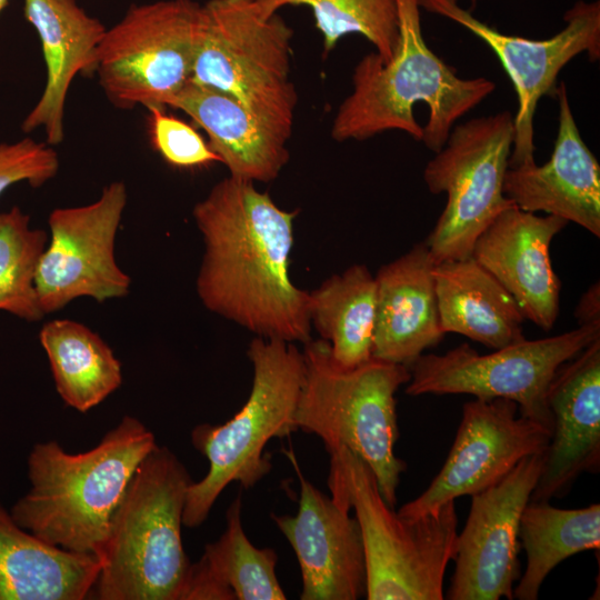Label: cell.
I'll use <instances>...</instances> for the list:
<instances>
[{
	"label": "cell",
	"mask_w": 600,
	"mask_h": 600,
	"mask_svg": "<svg viewBox=\"0 0 600 600\" xmlns=\"http://www.w3.org/2000/svg\"><path fill=\"white\" fill-rule=\"evenodd\" d=\"M47 242V232L32 228L30 217L19 207L0 212V311L28 322L46 316L36 273Z\"/></svg>",
	"instance_id": "29"
},
{
	"label": "cell",
	"mask_w": 600,
	"mask_h": 600,
	"mask_svg": "<svg viewBox=\"0 0 600 600\" xmlns=\"http://www.w3.org/2000/svg\"><path fill=\"white\" fill-rule=\"evenodd\" d=\"M202 27L203 7L193 0L131 6L98 49L96 76L109 102L166 108L191 78Z\"/></svg>",
	"instance_id": "9"
},
{
	"label": "cell",
	"mask_w": 600,
	"mask_h": 600,
	"mask_svg": "<svg viewBox=\"0 0 600 600\" xmlns=\"http://www.w3.org/2000/svg\"><path fill=\"white\" fill-rule=\"evenodd\" d=\"M60 168L59 156L47 142L23 138L0 143V196L10 187L26 182L40 188L53 179Z\"/></svg>",
	"instance_id": "32"
},
{
	"label": "cell",
	"mask_w": 600,
	"mask_h": 600,
	"mask_svg": "<svg viewBox=\"0 0 600 600\" xmlns=\"http://www.w3.org/2000/svg\"><path fill=\"white\" fill-rule=\"evenodd\" d=\"M519 541L527 566L513 599L536 600L547 576L563 560L600 546V504L560 509L549 502L524 507L519 526Z\"/></svg>",
	"instance_id": "27"
},
{
	"label": "cell",
	"mask_w": 600,
	"mask_h": 600,
	"mask_svg": "<svg viewBox=\"0 0 600 600\" xmlns=\"http://www.w3.org/2000/svg\"><path fill=\"white\" fill-rule=\"evenodd\" d=\"M332 500L354 510L366 560L368 600H441L447 566L454 557V501L437 512L406 519L382 498L374 473L347 448L329 453Z\"/></svg>",
	"instance_id": "6"
},
{
	"label": "cell",
	"mask_w": 600,
	"mask_h": 600,
	"mask_svg": "<svg viewBox=\"0 0 600 600\" xmlns=\"http://www.w3.org/2000/svg\"><path fill=\"white\" fill-rule=\"evenodd\" d=\"M239 493L227 509V527L220 538L206 544L198 562L236 600H284L273 549L254 547L244 533Z\"/></svg>",
	"instance_id": "28"
},
{
	"label": "cell",
	"mask_w": 600,
	"mask_h": 600,
	"mask_svg": "<svg viewBox=\"0 0 600 600\" xmlns=\"http://www.w3.org/2000/svg\"><path fill=\"white\" fill-rule=\"evenodd\" d=\"M400 39L383 62L374 51L353 68L352 90L338 107L331 137L362 141L386 131L409 134L433 151L447 141L457 120L480 104L496 83L461 78L426 43L418 0H397Z\"/></svg>",
	"instance_id": "2"
},
{
	"label": "cell",
	"mask_w": 600,
	"mask_h": 600,
	"mask_svg": "<svg viewBox=\"0 0 600 600\" xmlns=\"http://www.w3.org/2000/svg\"><path fill=\"white\" fill-rule=\"evenodd\" d=\"M558 132L542 166L508 168L503 193L518 208L542 211L579 224L600 237V164L582 140L564 82L556 88Z\"/></svg>",
	"instance_id": "19"
},
{
	"label": "cell",
	"mask_w": 600,
	"mask_h": 600,
	"mask_svg": "<svg viewBox=\"0 0 600 600\" xmlns=\"http://www.w3.org/2000/svg\"><path fill=\"white\" fill-rule=\"evenodd\" d=\"M433 278L444 333L494 350L526 339L518 303L471 256L436 263Z\"/></svg>",
	"instance_id": "24"
},
{
	"label": "cell",
	"mask_w": 600,
	"mask_h": 600,
	"mask_svg": "<svg viewBox=\"0 0 600 600\" xmlns=\"http://www.w3.org/2000/svg\"><path fill=\"white\" fill-rule=\"evenodd\" d=\"M562 218L538 216L511 203L477 238L471 257L512 296L526 320L544 331L560 310V281L550 244L567 226Z\"/></svg>",
	"instance_id": "17"
},
{
	"label": "cell",
	"mask_w": 600,
	"mask_h": 600,
	"mask_svg": "<svg viewBox=\"0 0 600 600\" xmlns=\"http://www.w3.org/2000/svg\"><path fill=\"white\" fill-rule=\"evenodd\" d=\"M451 1L459 3L460 1H463V0H451ZM466 1L477 2V1H480V0H466Z\"/></svg>",
	"instance_id": "35"
},
{
	"label": "cell",
	"mask_w": 600,
	"mask_h": 600,
	"mask_svg": "<svg viewBox=\"0 0 600 600\" xmlns=\"http://www.w3.org/2000/svg\"><path fill=\"white\" fill-rule=\"evenodd\" d=\"M101 569L97 554L50 544L19 526L0 502V600H82Z\"/></svg>",
	"instance_id": "23"
},
{
	"label": "cell",
	"mask_w": 600,
	"mask_h": 600,
	"mask_svg": "<svg viewBox=\"0 0 600 600\" xmlns=\"http://www.w3.org/2000/svg\"><path fill=\"white\" fill-rule=\"evenodd\" d=\"M546 450L522 459L501 481L471 496L457 534L449 600L513 599L519 579V526L544 463Z\"/></svg>",
	"instance_id": "15"
},
{
	"label": "cell",
	"mask_w": 600,
	"mask_h": 600,
	"mask_svg": "<svg viewBox=\"0 0 600 600\" xmlns=\"http://www.w3.org/2000/svg\"><path fill=\"white\" fill-rule=\"evenodd\" d=\"M514 138L513 114L500 111L454 124L423 170L447 203L426 241L434 263L471 256L480 233L508 206L503 182Z\"/></svg>",
	"instance_id": "10"
},
{
	"label": "cell",
	"mask_w": 600,
	"mask_h": 600,
	"mask_svg": "<svg viewBox=\"0 0 600 600\" xmlns=\"http://www.w3.org/2000/svg\"><path fill=\"white\" fill-rule=\"evenodd\" d=\"M311 327L330 344L332 359L352 368L372 358L377 283L366 264H352L309 292Z\"/></svg>",
	"instance_id": "26"
},
{
	"label": "cell",
	"mask_w": 600,
	"mask_h": 600,
	"mask_svg": "<svg viewBox=\"0 0 600 600\" xmlns=\"http://www.w3.org/2000/svg\"><path fill=\"white\" fill-rule=\"evenodd\" d=\"M279 11L287 6L311 9L316 28L328 54L351 33L363 36L373 44L383 62L394 54L400 39L397 0H261Z\"/></svg>",
	"instance_id": "30"
},
{
	"label": "cell",
	"mask_w": 600,
	"mask_h": 600,
	"mask_svg": "<svg viewBox=\"0 0 600 600\" xmlns=\"http://www.w3.org/2000/svg\"><path fill=\"white\" fill-rule=\"evenodd\" d=\"M56 390L70 408L87 412L122 383V369L112 349L87 326L54 319L39 332Z\"/></svg>",
	"instance_id": "25"
},
{
	"label": "cell",
	"mask_w": 600,
	"mask_h": 600,
	"mask_svg": "<svg viewBox=\"0 0 600 600\" xmlns=\"http://www.w3.org/2000/svg\"><path fill=\"white\" fill-rule=\"evenodd\" d=\"M23 13L34 28L46 63V86L21 124L24 133L42 128L52 147L64 139L67 96L78 76L96 74L98 49L107 28L77 0H24Z\"/></svg>",
	"instance_id": "20"
},
{
	"label": "cell",
	"mask_w": 600,
	"mask_h": 600,
	"mask_svg": "<svg viewBox=\"0 0 600 600\" xmlns=\"http://www.w3.org/2000/svg\"><path fill=\"white\" fill-rule=\"evenodd\" d=\"M9 0H0V14L7 7Z\"/></svg>",
	"instance_id": "34"
},
{
	"label": "cell",
	"mask_w": 600,
	"mask_h": 600,
	"mask_svg": "<svg viewBox=\"0 0 600 600\" xmlns=\"http://www.w3.org/2000/svg\"><path fill=\"white\" fill-rule=\"evenodd\" d=\"M189 81L213 88L291 137L293 30L261 0H208Z\"/></svg>",
	"instance_id": "8"
},
{
	"label": "cell",
	"mask_w": 600,
	"mask_h": 600,
	"mask_svg": "<svg viewBox=\"0 0 600 600\" xmlns=\"http://www.w3.org/2000/svg\"><path fill=\"white\" fill-rule=\"evenodd\" d=\"M418 3L420 8L464 27L496 53L518 99L509 167L536 163L533 120L539 100L556 92L559 72L577 56L587 53L591 61L600 58L599 0L577 1L564 13L566 26L544 40L504 34L451 0H418Z\"/></svg>",
	"instance_id": "13"
},
{
	"label": "cell",
	"mask_w": 600,
	"mask_h": 600,
	"mask_svg": "<svg viewBox=\"0 0 600 600\" xmlns=\"http://www.w3.org/2000/svg\"><path fill=\"white\" fill-rule=\"evenodd\" d=\"M163 107H150V136L154 149L176 168H199L221 162L209 143L187 122L168 114Z\"/></svg>",
	"instance_id": "31"
},
{
	"label": "cell",
	"mask_w": 600,
	"mask_h": 600,
	"mask_svg": "<svg viewBox=\"0 0 600 600\" xmlns=\"http://www.w3.org/2000/svg\"><path fill=\"white\" fill-rule=\"evenodd\" d=\"M300 481L294 516L271 514L292 547L301 571V600L366 598L367 570L357 519L308 481L293 459Z\"/></svg>",
	"instance_id": "16"
},
{
	"label": "cell",
	"mask_w": 600,
	"mask_h": 600,
	"mask_svg": "<svg viewBox=\"0 0 600 600\" xmlns=\"http://www.w3.org/2000/svg\"><path fill=\"white\" fill-rule=\"evenodd\" d=\"M574 317L578 320L579 326H600V284L593 283L581 296Z\"/></svg>",
	"instance_id": "33"
},
{
	"label": "cell",
	"mask_w": 600,
	"mask_h": 600,
	"mask_svg": "<svg viewBox=\"0 0 600 600\" xmlns=\"http://www.w3.org/2000/svg\"><path fill=\"white\" fill-rule=\"evenodd\" d=\"M127 201L124 182L113 181L89 204L51 211L50 238L36 273V290L44 314L78 298L104 302L129 293L131 279L114 256Z\"/></svg>",
	"instance_id": "12"
},
{
	"label": "cell",
	"mask_w": 600,
	"mask_h": 600,
	"mask_svg": "<svg viewBox=\"0 0 600 600\" xmlns=\"http://www.w3.org/2000/svg\"><path fill=\"white\" fill-rule=\"evenodd\" d=\"M518 412L514 401L502 398L466 402L442 468L429 487L403 504L398 514L413 520L437 512L449 501L492 487L522 459L544 451L551 431L518 417Z\"/></svg>",
	"instance_id": "14"
},
{
	"label": "cell",
	"mask_w": 600,
	"mask_h": 600,
	"mask_svg": "<svg viewBox=\"0 0 600 600\" xmlns=\"http://www.w3.org/2000/svg\"><path fill=\"white\" fill-rule=\"evenodd\" d=\"M190 474L167 447L137 467L110 522L90 596L100 600H182L191 562L181 539Z\"/></svg>",
	"instance_id": "4"
},
{
	"label": "cell",
	"mask_w": 600,
	"mask_h": 600,
	"mask_svg": "<svg viewBox=\"0 0 600 600\" xmlns=\"http://www.w3.org/2000/svg\"><path fill=\"white\" fill-rule=\"evenodd\" d=\"M599 338L600 326H579L553 337L523 339L488 354H480L468 343L444 354H421L409 369L406 393L512 400L520 416L552 431L549 384L563 362Z\"/></svg>",
	"instance_id": "11"
},
{
	"label": "cell",
	"mask_w": 600,
	"mask_h": 600,
	"mask_svg": "<svg viewBox=\"0 0 600 600\" xmlns=\"http://www.w3.org/2000/svg\"><path fill=\"white\" fill-rule=\"evenodd\" d=\"M297 214L254 182L232 176L194 204L204 243L196 287L209 311L257 337L311 340L309 292L289 272Z\"/></svg>",
	"instance_id": "1"
},
{
	"label": "cell",
	"mask_w": 600,
	"mask_h": 600,
	"mask_svg": "<svg viewBox=\"0 0 600 600\" xmlns=\"http://www.w3.org/2000/svg\"><path fill=\"white\" fill-rule=\"evenodd\" d=\"M547 402L552 431L531 502L562 498L579 476L600 470V338L557 369Z\"/></svg>",
	"instance_id": "18"
},
{
	"label": "cell",
	"mask_w": 600,
	"mask_h": 600,
	"mask_svg": "<svg viewBox=\"0 0 600 600\" xmlns=\"http://www.w3.org/2000/svg\"><path fill=\"white\" fill-rule=\"evenodd\" d=\"M434 264L420 242L378 270L373 358L410 369L424 350L443 339Z\"/></svg>",
	"instance_id": "21"
},
{
	"label": "cell",
	"mask_w": 600,
	"mask_h": 600,
	"mask_svg": "<svg viewBox=\"0 0 600 600\" xmlns=\"http://www.w3.org/2000/svg\"><path fill=\"white\" fill-rule=\"evenodd\" d=\"M302 354L297 428L318 436L328 453L343 447L361 458L374 473L382 498L394 508L407 469L394 453L399 438L394 394L410 380L409 368L373 357L341 367L323 339L303 343Z\"/></svg>",
	"instance_id": "5"
},
{
	"label": "cell",
	"mask_w": 600,
	"mask_h": 600,
	"mask_svg": "<svg viewBox=\"0 0 600 600\" xmlns=\"http://www.w3.org/2000/svg\"><path fill=\"white\" fill-rule=\"evenodd\" d=\"M247 356L253 378L246 403L227 422L202 423L191 431L192 446L207 458L209 469L188 488L182 514L187 528L206 521L231 482L250 489L262 480L272 468L264 454L268 441L298 430L294 413L304 379L302 352L294 342L256 336Z\"/></svg>",
	"instance_id": "7"
},
{
	"label": "cell",
	"mask_w": 600,
	"mask_h": 600,
	"mask_svg": "<svg viewBox=\"0 0 600 600\" xmlns=\"http://www.w3.org/2000/svg\"><path fill=\"white\" fill-rule=\"evenodd\" d=\"M167 107L183 111L207 132L229 176L270 182L289 161L290 137L221 91L188 81Z\"/></svg>",
	"instance_id": "22"
},
{
	"label": "cell",
	"mask_w": 600,
	"mask_h": 600,
	"mask_svg": "<svg viewBox=\"0 0 600 600\" xmlns=\"http://www.w3.org/2000/svg\"><path fill=\"white\" fill-rule=\"evenodd\" d=\"M156 446L153 432L131 416L84 452H67L53 440L36 443L27 460L30 488L10 513L50 544L100 558L113 513Z\"/></svg>",
	"instance_id": "3"
}]
</instances>
